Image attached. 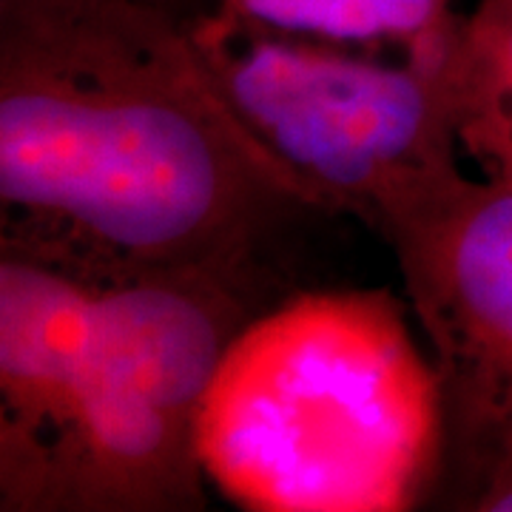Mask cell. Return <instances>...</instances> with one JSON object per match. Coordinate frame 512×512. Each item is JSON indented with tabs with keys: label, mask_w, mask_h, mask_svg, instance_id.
Instances as JSON below:
<instances>
[{
	"label": "cell",
	"mask_w": 512,
	"mask_h": 512,
	"mask_svg": "<svg viewBox=\"0 0 512 512\" xmlns=\"http://www.w3.org/2000/svg\"><path fill=\"white\" fill-rule=\"evenodd\" d=\"M322 200L251 134L185 15L0 0V248L94 282L265 271Z\"/></svg>",
	"instance_id": "1"
},
{
	"label": "cell",
	"mask_w": 512,
	"mask_h": 512,
	"mask_svg": "<svg viewBox=\"0 0 512 512\" xmlns=\"http://www.w3.org/2000/svg\"><path fill=\"white\" fill-rule=\"evenodd\" d=\"M387 288L276 299L222 350L197 416L205 481L251 512H404L441 484L444 382Z\"/></svg>",
	"instance_id": "2"
},
{
	"label": "cell",
	"mask_w": 512,
	"mask_h": 512,
	"mask_svg": "<svg viewBox=\"0 0 512 512\" xmlns=\"http://www.w3.org/2000/svg\"><path fill=\"white\" fill-rule=\"evenodd\" d=\"M268 274L174 268L100 282L89 356L49 458L40 512L205 510L197 416Z\"/></svg>",
	"instance_id": "3"
},
{
	"label": "cell",
	"mask_w": 512,
	"mask_h": 512,
	"mask_svg": "<svg viewBox=\"0 0 512 512\" xmlns=\"http://www.w3.org/2000/svg\"><path fill=\"white\" fill-rule=\"evenodd\" d=\"M188 23L239 120L330 214L382 237L467 174L450 57H384L211 12Z\"/></svg>",
	"instance_id": "4"
},
{
	"label": "cell",
	"mask_w": 512,
	"mask_h": 512,
	"mask_svg": "<svg viewBox=\"0 0 512 512\" xmlns=\"http://www.w3.org/2000/svg\"><path fill=\"white\" fill-rule=\"evenodd\" d=\"M382 239L444 382L453 501L512 450V183L464 174Z\"/></svg>",
	"instance_id": "5"
},
{
	"label": "cell",
	"mask_w": 512,
	"mask_h": 512,
	"mask_svg": "<svg viewBox=\"0 0 512 512\" xmlns=\"http://www.w3.org/2000/svg\"><path fill=\"white\" fill-rule=\"evenodd\" d=\"M100 282L0 254V510L40 512L49 458L89 356Z\"/></svg>",
	"instance_id": "6"
},
{
	"label": "cell",
	"mask_w": 512,
	"mask_h": 512,
	"mask_svg": "<svg viewBox=\"0 0 512 512\" xmlns=\"http://www.w3.org/2000/svg\"><path fill=\"white\" fill-rule=\"evenodd\" d=\"M211 15L282 35L441 63L453 52L456 0H211Z\"/></svg>",
	"instance_id": "7"
},
{
	"label": "cell",
	"mask_w": 512,
	"mask_h": 512,
	"mask_svg": "<svg viewBox=\"0 0 512 512\" xmlns=\"http://www.w3.org/2000/svg\"><path fill=\"white\" fill-rule=\"evenodd\" d=\"M450 74L464 160L512 183V0H473L461 12Z\"/></svg>",
	"instance_id": "8"
},
{
	"label": "cell",
	"mask_w": 512,
	"mask_h": 512,
	"mask_svg": "<svg viewBox=\"0 0 512 512\" xmlns=\"http://www.w3.org/2000/svg\"><path fill=\"white\" fill-rule=\"evenodd\" d=\"M456 510L512 512V450L484 464L453 498Z\"/></svg>",
	"instance_id": "9"
},
{
	"label": "cell",
	"mask_w": 512,
	"mask_h": 512,
	"mask_svg": "<svg viewBox=\"0 0 512 512\" xmlns=\"http://www.w3.org/2000/svg\"><path fill=\"white\" fill-rule=\"evenodd\" d=\"M151 3H160V6H168V9L180 12L185 18H191L197 12H205L211 0H151Z\"/></svg>",
	"instance_id": "10"
}]
</instances>
